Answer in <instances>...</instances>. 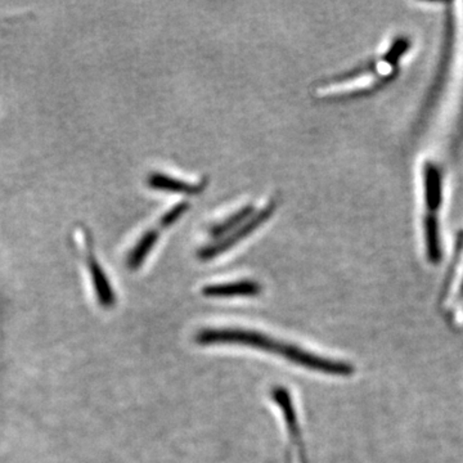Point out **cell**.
Instances as JSON below:
<instances>
[{
    "label": "cell",
    "instance_id": "6da1fadb",
    "mask_svg": "<svg viewBox=\"0 0 463 463\" xmlns=\"http://www.w3.org/2000/svg\"><path fill=\"white\" fill-rule=\"evenodd\" d=\"M199 345H242V347H254L263 352L274 354L281 358L311 369V371L322 372L332 376H350L353 375V366L344 362L323 358L316 354L305 352L301 347H295L281 341L274 340L269 336L260 332L250 331L244 329H202L196 336Z\"/></svg>",
    "mask_w": 463,
    "mask_h": 463
},
{
    "label": "cell",
    "instance_id": "7a4b0ae2",
    "mask_svg": "<svg viewBox=\"0 0 463 463\" xmlns=\"http://www.w3.org/2000/svg\"><path fill=\"white\" fill-rule=\"evenodd\" d=\"M275 208H277V199H271L262 210L254 213L250 218H247L244 223H241L240 226L236 227L231 232L227 233L223 238L208 245V246L202 247V249L199 251V259H214L215 256L219 255V254L224 253V251L231 249V247L235 246L242 238L246 237L251 232L255 231L260 224L269 219L271 215L274 213Z\"/></svg>",
    "mask_w": 463,
    "mask_h": 463
},
{
    "label": "cell",
    "instance_id": "3957f363",
    "mask_svg": "<svg viewBox=\"0 0 463 463\" xmlns=\"http://www.w3.org/2000/svg\"><path fill=\"white\" fill-rule=\"evenodd\" d=\"M86 249L88 269H89L90 277H92L93 283H95L97 298H98V301L101 302L103 307H112L115 304V292H112L107 275H106L101 264L97 260L95 251L92 249V238H90V236L88 237Z\"/></svg>",
    "mask_w": 463,
    "mask_h": 463
},
{
    "label": "cell",
    "instance_id": "277c9868",
    "mask_svg": "<svg viewBox=\"0 0 463 463\" xmlns=\"http://www.w3.org/2000/svg\"><path fill=\"white\" fill-rule=\"evenodd\" d=\"M148 186L153 190H166V192L187 193V195H196L205 190L208 180L204 178L199 183H190V181L178 180V178L169 177L162 172H151L147 178Z\"/></svg>",
    "mask_w": 463,
    "mask_h": 463
},
{
    "label": "cell",
    "instance_id": "5b68a950",
    "mask_svg": "<svg viewBox=\"0 0 463 463\" xmlns=\"http://www.w3.org/2000/svg\"><path fill=\"white\" fill-rule=\"evenodd\" d=\"M262 292V286L255 281L242 280L236 282L208 284L202 289L208 298H236V296H255Z\"/></svg>",
    "mask_w": 463,
    "mask_h": 463
},
{
    "label": "cell",
    "instance_id": "8992f818",
    "mask_svg": "<svg viewBox=\"0 0 463 463\" xmlns=\"http://www.w3.org/2000/svg\"><path fill=\"white\" fill-rule=\"evenodd\" d=\"M273 399L275 403L280 405L281 410H282L284 421H286L287 428H289L290 437L295 441L298 449L301 450V463H307L304 447L301 444V430H299L298 422H296V413L295 410H293L289 393L283 387H277V389L273 390Z\"/></svg>",
    "mask_w": 463,
    "mask_h": 463
},
{
    "label": "cell",
    "instance_id": "52a82bcc",
    "mask_svg": "<svg viewBox=\"0 0 463 463\" xmlns=\"http://www.w3.org/2000/svg\"><path fill=\"white\" fill-rule=\"evenodd\" d=\"M159 238V231L156 229H150L142 236L141 240L137 242L134 249L130 251L128 257V265L130 269H138L142 263L146 260L148 254L153 250L154 244Z\"/></svg>",
    "mask_w": 463,
    "mask_h": 463
},
{
    "label": "cell",
    "instance_id": "ba28073f",
    "mask_svg": "<svg viewBox=\"0 0 463 463\" xmlns=\"http://www.w3.org/2000/svg\"><path fill=\"white\" fill-rule=\"evenodd\" d=\"M254 214V205L249 204L244 206V208H240V210L233 213L231 217L227 218L223 222L213 224L210 227V233L214 236V237H220L222 235H227V233L231 232L232 229H235L236 227L240 226L241 223H244L247 218H250L251 215Z\"/></svg>",
    "mask_w": 463,
    "mask_h": 463
},
{
    "label": "cell",
    "instance_id": "9c48e42d",
    "mask_svg": "<svg viewBox=\"0 0 463 463\" xmlns=\"http://www.w3.org/2000/svg\"><path fill=\"white\" fill-rule=\"evenodd\" d=\"M189 201H181L180 204L172 206L168 213L162 215V219H160V227L163 228V227H169L171 224L177 222V220L181 217V214H184L189 210Z\"/></svg>",
    "mask_w": 463,
    "mask_h": 463
},
{
    "label": "cell",
    "instance_id": "30bf717a",
    "mask_svg": "<svg viewBox=\"0 0 463 463\" xmlns=\"http://www.w3.org/2000/svg\"><path fill=\"white\" fill-rule=\"evenodd\" d=\"M461 293L463 295V281H462V284H461Z\"/></svg>",
    "mask_w": 463,
    "mask_h": 463
}]
</instances>
